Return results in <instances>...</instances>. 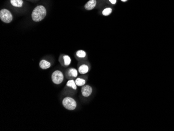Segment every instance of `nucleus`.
I'll list each match as a JSON object with an SVG mask.
<instances>
[{
    "mask_svg": "<svg viewBox=\"0 0 174 131\" xmlns=\"http://www.w3.org/2000/svg\"><path fill=\"white\" fill-rule=\"evenodd\" d=\"M75 83H76V85L78 86H83L84 85V84L86 83V81L80 78H78L76 79L75 81Z\"/></svg>",
    "mask_w": 174,
    "mask_h": 131,
    "instance_id": "9d476101",
    "label": "nucleus"
},
{
    "mask_svg": "<svg viewBox=\"0 0 174 131\" xmlns=\"http://www.w3.org/2000/svg\"><path fill=\"white\" fill-rule=\"evenodd\" d=\"M63 105L66 109L74 110L76 109L77 103L75 100L71 97H66L63 100Z\"/></svg>",
    "mask_w": 174,
    "mask_h": 131,
    "instance_id": "7ed1b4c3",
    "label": "nucleus"
},
{
    "mask_svg": "<svg viewBox=\"0 0 174 131\" xmlns=\"http://www.w3.org/2000/svg\"><path fill=\"white\" fill-rule=\"evenodd\" d=\"M64 80V76L62 72L56 71L54 72L52 75V81L55 84H60Z\"/></svg>",
    "mask_w": 174,
    "mask_h": 131,
    "instance_id": "20e7f679",
    "label": "nucleus"
},
{
    "mask_svg": "<svg viewBox=\"0 0 174 131\" xmlns=\"http://www.w3.org/2000/svg\"><path fill=\"white\" fill-rule=\"evenodd\" d=\"M46 15V10L43 5H38L33 10L31 14L32 20L35 22H39L43 20Z\"/></svg>",
    "mask_w": 174,
    "mask_h": 131,
    "instance_id": "f257e3e1",
    "label": "nucleus"
},
{
    "mask_svg": "<svg viewBox=\"0 0 174 131\" xmlns=\"http://www.w3.org/2000/svg\"><path fill=\"white\" fill-rule=\"evenodd\" d=\"M113 12L112 8H104L103 11H102V14L104 16H107L110 15Z\"/></svg>",
    "mask_w": 174,
    "mask_h": 131,
    "instance_id": "9b49d317",
    "label": "nucleus"
},
{
    "mask_svg": "<svg viewBox=\"0 0 174 131\" xmlns=\"http://www.w3.org/2000/svg\"><path fill=\"white\" fill-rule=\"evenodd\" d=\"M122 2H126L128 1V0H120Z\"/></svg>",
    "mask_w": 174,
    "mask_h": 131,
    "instance_id": "f3484780",
    "label": "nucleus"
},
{
    "mask_svg": "<svg viewBox=\"0 0 174 131\" xmlns=\"http://www.w3.org/2000/svg\"><path fill=\"white\" fill-rule=\"evenodd\" d=\"M63 59L64 60V62H65V64L66 66H68L71 63V59L70 57L68 56H63Z\"/></svg>",
    "mask_w": 174,
    "mask_h": 131,
    "instance_id": "4468645a",
    "label": "nucleus"
},
{
    "mask_svg": "<svg viewBox=\"0 0 174 131\" xmlns=\"http://www.w3.org/2000/svg\"><path fill=\"white\" fill-rule=\"evenodd\" d=\"M92 93V88L90 86H83V87L81 88V93L83 96H84L85 97H88L91 95Z\"/></svg>",
    "mask_w": 174,
    "mask_h": 131,
    "instance_id": "39448f33",
    "label": "nucleus"
},
{
    "mask_svg": "<svg viewBox=\"0 0 174 131\" xmlns=\"http://www.w3.org/2000/svg\"><path fill=\"white\" fill-rule=\"evenodd\" d=\"M10 4L15 8H22L24 2L22 0H10Z\"/></svg>",
    "mask_w": 174,
    "mask_h": 131,
    "instance_id": "0eeeda50",
    "label": "nucleus"
},
{
    "mask_svg": "<svg viewBox=\"0 0 174 131\" xmlns=\"http://www.w3.org/2000/svg\"><path fill=\"white\" fill-rule=\"evenodd\" d=\"M0 19L5 23H10L13 20V15L10 11L3 8L0 11Z\"/></svg>",
    "mask_w": 174,
    "mask_h": 131,
    "instance_id": "f03ea898",
    "label": "nucleus"
},
{
    "mask_svg": "<svg viewBox=\"0 0 174 131\" xmlns=\"http://www.w3.org/2000/svg\"><path fill=\"white\" fill-rule=\"evenodd\" d=\"M108 1L110 2L113 5H115L117 3V0H108Z\"/></svg>",
    "mask_w": 174,
    "mask_h": 131,
    "instance_id": "dca6fc26",
    "label": "nucleus"
},
{
    "mask_svg": "<svg viewBox=\"0 0 174 131\" xmlns=\"http://www.w3.org/2000/svg\"><path fill=\"white\" fill-rule=\"evenodd\" d=\"M69 73L71 74V75L72 76V77H74V78H76L78 75L77 71L76 69H70V71H69Z\"/></svg>",
    "mask_w": 174,
    "mask_h": 131,
    "instance_id": "2eb2a0df",
    "label": "nucleus"
},
{
    "mask_svg": "<svg viewBox=\"0 0 174 131\" xmlns=\"http://www.w3.org/2000/svg\"><path fill=\"white\" fill-rule=\"evenodd\" d=\"M89 71V67L86 64H83L80 66L78 69V72L81 74H85L87 73Z\"/></svg>",
    "mask_w": 174,
    "mask_h": 131,
    "instance_id": "1a4fd4ad",
    "label": "nucleus"
},
{
    "mask_svg": "<svg viewBox=\"0 0 174 131\" xmlns=\"http://www.w3.org/2000/svg\"><path fill=\"white\" fill-rule=\"evenodd\" d=\"M51 64L50 62L47 61L46 60H42L40 62V67L42 69L46 70L50 68Z\"/></svg>",
    "mask_w": 174,
    "mask_h": 131,
    "instance_id": "6e6552de",
    "label": "nucleus"
},
{
    "mask_svg": "<svg viewBox=\"0 0 174 131\" xmlns=\"http://www.w3.org/2000/svg\"><path fill=\"white\" fill-rule=\"evenodd\" d=\"M96 0H89L84 5V8L87 11L92 10L96 6Z\"/></svg>",
    "mask_w": 174,
    "mask_h": 131,
    "instance_id": "423d86ee",
    "label": "nucleus"
},
{
    "mask_svg": "<svg viewBox=\"0 0 174 131\" xmlns=\"http://www.w3.org/2000/svg\"><path fill=\"white\" fill-rule=\"evenodd\" d=\"M76 55L79 58H84L86 56V52L84 50H78L76 52Z\"/></svg>",
    "mask_w": 174,
    "mask_h": 131,
    "instance_id": "f8f14e48",
    "label": "nucleus"
},
{
    "mask_svg": "<svg viewBox=\"0 0 174 131\" xmlns=\"http://www.w3.org/2000/svg\"><path fill=\"white\" fill-rule=\"evenodd\" d=\"M67 86L68 87L72 88L74 90H76L77 89L76 83L73 80H70L68 81V82L67 83Z\"/></svg>",
    "mask_w": 174,
    "mask_h": 131,
    "instance_id": "ddd939ff",
    "label": "nucleus"
}]
</instances>
